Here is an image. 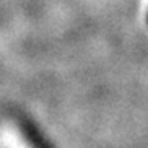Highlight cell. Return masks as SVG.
<instances>
[{
	"label": "cell",
	"instance_id": "1",
	"mask_svg": "<svg viewBox=\"0 0 148 148\" xmlns=\"http://www.w3.org/2000/svg\"><path fill=\"white\" fill-rule=\"evenodd\" d=\"M147 24H148V13H147Z\"/></svg>",
	"mask_w": 148,
	"mask_h": 148
}]
</instances>
